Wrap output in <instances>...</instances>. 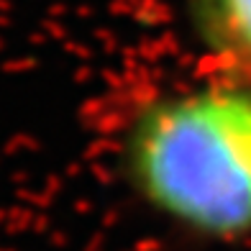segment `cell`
<instances>
[{"label":"cell","mask_w":251,"mask_h":251,"mask_svg":"<svg viewBox=\"0 0 251 251\" xmlns=\"http://www.w3.org/2000/svg\"><path fill=\"white\" fill-rule=\"evenodd\" d=\"M128 179L156 213L210 241L251 236V82L151 98L123 144Z\"/></svg>","instance_id":"cell-1"},{"label":"cell","mask_w":251,"mask_h":251,"mask_svg":"<svg viewBox=\"0 0 251 251\" xmlns=\"http://www.w3.org/2000/svg\"><path fill=\"white\" fill-rule=\"evenodd\" d=\"M187 5L205 49L236 79L251 82V0H187Z\"/></svg>","instance_id":"cell-2"}]
</instances>
